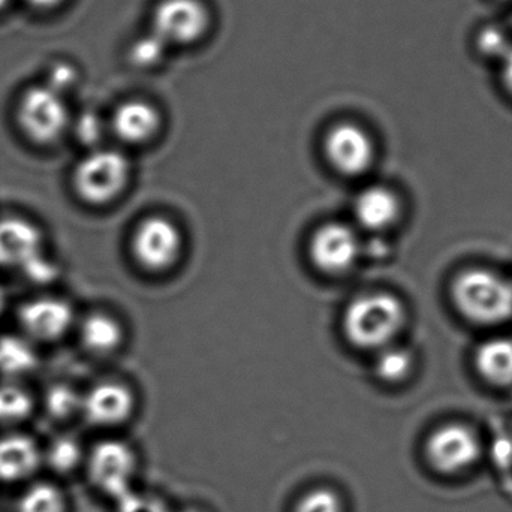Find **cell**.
<instances>
[{
	"mask_svg": "<svg viewBox=\"0 0 512 512\" xmlns=\"http://www.w3.org/2000/svg\"><path fill=\"white\" fill-rule=\"evenodd\" d=\"M294 512H345V505L334 490L318 487L301 496Z\"/></svg>",
	"mask_w": 512,
	"mask_h": 512,
	"instance_id": "obj_23",
	"label": "cell"
},
{
	"mask_svg": "<svg viewBox=\"0 0 512 512\" xmlns=\"http://www.w3.org/2000/svg\"><path fill=\"white\" fill-rule=\"evenodd\" d=\"M501 80L507 92L512 96V48L501 60Z\"/></svg>",
	"mask_w": 512,
	"mask_h": 512,
	"instance_id": "obj_31",
	"label": "cell"
},
{
	"mask_svg": "<svg viewBox=\"0 0 512 512\" xmlns=\"http://www.w3.org/2000/svg\"><path fill=\"white\" fill-rule=\"evenodd\" d=\"M27 334L38 340H56L62 337L74 321L71 304L57 298H39L23 304L18 313Z\"/></svg>",
	"mask_w": 512,
	"mask_h": 512,
	"instance_id": "obj_12",
	"label": "cell"
},
{
	"mask_svg": "<svg viewBox=\"0 0 512 512\" xmlns=\"http://www.w3.org/2000/svg\"><path fill=\"white\" fill-rule=\"evenodd\" d=\"M36 358L32 349L14 337L0 339V372L23 373L35 366Z\"/></svg>",
	"mask_w": 512,
	"mask_h": 512,
	"instance_id": "obj_21",
	"label": "cell"
},
{
	"mask_svg": "<svg viewBox=\"0 0 512 512\" xmlns=\"http://www.w3.org/2000/svg\"><path fill=\"white\" fill-rule=\"evenodd\" d=\"M68 108L60 93L48 86L30 87L18 105V122L30 140L48 144L68 125Z\"/></svg>",
	"mask_w": 512,
	"mask_h": 512,
	"instance_id": "obj_6",
	"label": "cell"
},
{
	"mask_svg": "<svg viewBox=\"0 0 512 512\" xmlns=\"http://www.w3.org/2000/svg\"><path fill=\"white\" fill-rule=\"evenodd\" d=\"M78 137L83 143H95L99 140L101 135V125H99L98 119L93 116H83L77 125Z\"/></svg>",
	"mask_w": 512,
	"mask_h": 512,
	"instance_id": "obj_30",
	"label": "cell"
},
{
	"mask_svg": "<svg viewBox=\"0 0 512 512\" xmlns=\"http://www.w3.org/2000/svg\"><path fill=\"white\" fill-rule=\"evenodd\" d=\"M11 0H0V9L6 8Z\"/></svg>",
	"mask_w": 512,
	"mask_h": 512,
	"instance_id": "obj_34",
	"label": "cell"
},
{
	"mask_svg": "<svg viewBox=\"0 0 512 512\" xmlns=\"http://www.w3.org/2000/svg\"><path fill=\"white\" fill-rule=\"evenodd\" d=\"M111 123L120 140L129 144H143L158 134L161 114L150 102L131 99L116 108Z\"/></svg>",
	"mask_w": 512,
	"mask_h": 512,
	"instance_id": "obj_14",
	"label": "cell"
},
{
	"mask_svg": "<svg viewBox=\"0 0 512 512\" xmlns=\"http://www.w3.org/2000/svg\"><path fill=\"white\" fill-rule=\"evenodd\" d=\"M167 48V45L162 44L156 36L150 33L149 38L138 39L132 47V56H134V63L138 66H149L158 65L161 62L164 53L162 51Z\"/></svg>",
	"mask_w": 512,
	"mask_h": 512,
	"instance_id": "obj_28",
	"label": "cell"
},
{
	"mask_svg": "<svg viewBox=\"0 0 512 512\" xmlns=\"http://www.w3.org/2000/svg\"><path fill=\"white\" fill-rule=\"evenodd\" d=\"M406 322V309L396 295L372 292L355 298L343 315L346 339L363 349H384Z\"/></svg>",
	"mask_w": 512,
	"mask_h": 512,
	"instance_id": "obj_1",
	"label": "cell"
},
{
	"mask_svg": "<svg viewBox=\"0 0 512 512\" xmlns=\"http://www.w3.org/2000/svg\"><path fill=\"white\" fill-rule=\"evenodd\" d=\"M475 367L481 378L496 387L512 385V339L495 337L478 346Z\"/></svg>",
	"mask_w": 512,
	"mask_h": 512,
	"instance_id": "obj_17",
	"label": "cell"
},
{
	"mask_svg": "<svg viewBox=\"0 0 512 512\" xmlns=\"http://www.w3.org/2000/svg\"><path fill=\"white\" fill-rule=\"evenodd\" d=\"M212 26V14L203 0H161L150 20V33L167 47H189L200 42Z\"/></svg>",
	"mask_w": 512,
	"mask_h": 512,
	"instance_id": "obj_4",
	"label": "cell"
},
{
	"mask_svg": "<svg viewBox=\"0 0 512 512\" xmlns=\"http://www.w3.org/2000/svg\"><path fill=\"white\" fill-rule=\"evenodd\" d=\"M412 369H414V357L411 352L402 348H390V346L382 349L375 364L376 375L390 384L405 381L411 375Z\"/></svg>",
	"mask_w": 512,
	"mask_h": 512,
	"instance_id": "obj_19",
	"label": "cell"
},
{
	"mask_svg": "<svg viewBox=\"0 0 512 512\" xmlns=\"http://www.w3.org/2000/svg\"><path fill=\"white\" fill-rule=\"evenodd\" d=\"M117 512H171L158 496L144 495V493L129 492L128 495L117 499Z\"/></svg>",
	"mask_w": 512,
	"mask_h": 512,
	"instance_id": "obj_27",
	"label": "cell"
},
{
	"mask_svg": "<svg viewBox=\"0 0 512 512\" xmlns=\"http://www.w3.org/2000/svg\"><path fill=\"white\" fill-rule=\"evenodd\" d=\"M477 47L483 56L502 60L511 50L512 44L502 27L486 26L478 32Z\"/></svg>",
	"mask_w": 512,
	"mask_h": 512,
	"instance_id": "obj_24",
	"label": "cell"
},
{
	"mask_svg": "<svg viewBox=\"0 0 512 512\" xmlns=\"http://www.w3.org/2000/svg\"><path fill=\"white\" fill-rule=\"evenodd\" d=\"M89 472L93 484L117 501L134 490L137 457L125 442L104 441L90 454Z\"/></svg>",
	"mask_w": 512,
	"mask_h": 512,
	"instance_id": "obj_7",
	"label": "cell"
},
{
	"mask_svg": "<svg viewBox=\"0 0 512 512\" xmlns=\"http://www.w3.org/2000/svg\"><path fill=\"white\" fill-rule=\"evenodd\" d=\"M38 447L23 435L0 439V480L20 481L32 475L39 466Z\"/></svg>",
	"mask_w": 512,
	"mask_h": 512,
	"instance_id": "obj_16",
	"label": "cell"
},
{
	"mask_svg": "<svg viewBox=\"0 0 512 512\" xmlns=\"http://www.w3.org/2000/svg\"><path fill=\"white\" fill-rule=\"evenodd\" d=\"M361 243L352 228L345 224L322 225L310 242L309 254L313 264L328 274L348 271L357 262Z\"/></svg>",
	"mask_w": 512,
	"mask_h": 512,
	"instance_id": "obj_10",
	"label": "cell"
},
{
	"mask_svg": "<svg viewBox=\"0 0 512 512\" xmlns=\"http://www.w3.org/2000/svg\"><path fill=\"white\" fill-rule=\"evenodd\" d=\"M134 396L120 384H101L89 391L81 409L90 423L113 427L125 423L134 412Z\"/></svg>",
	"mask_w": 512,
	"mask_h": 512,
	"instance_id": "obj_13",
	"label": "cell"
},
{
	"mask_svg": "<svg viewBox=\"0 0 512 512\" xmlns=\"http://www.w3.org/2000/svg\"><path fill=\"white\" fill-rule=\"evenodd\" d=\"M80 459V445L75 439L68 438V436L56 439L51 445L50 451H48V460L56 471H71V469L77 468Z\"/></svg>",
	"mask_w": 512,
	"mask_h": 512,
	"instance_id": "obj_25",
	"label": "cell"
},
{
	"mask_svg": "<svg viewBox=\"0 0 512 512\" xmlns=\"http://www.w3.org/2000/svg\"><path fill=\"white\" fill-rule=\"evenodd\" d=\"M456 309L478 325H499L512 318V282L487 268L462 271L451 285Z\"/></svg>",
	"mask_w": 512,
	"mask_h": 512,
	"instance_id": "obj_2",
	"label": "cell"
},
{
	"mask_svg": "<svg viewBox=\"0 0 512 512\" xmlns=\"http://www.w3.org/2000/svg\"><path fill=\"white\" fill-rule=\"evenodd\" d=\"M481 447L475 433L462 424H448L430 436L427 456L442 472H457L471 466L480 456Z\"/></svg>",
	"mask_w": 512,
	"mask_h": 512,
	"instance_id": "obj_11",
	"label": "cell"
},
{
	"mask_svg": "<svg viewBox=\"0 0 512 512\" xmlns=\"http://www.w3.org/2000/svg\"><path fill=\"white\" fill-rule=\"evenodd\" d=\"M3 307H5V294H3V289L0 288V313L3 312Z\"/></svg>",
	"mask_w": 512,
	"mask_h": 512,
	"instance_id": "obj_33",
	"label": "cell"
},
{
	"mask_svg": "<svg viewBox=\"0 0 512 512\" xmlns=\"http://www.w3.org/2000/svg\"><path fill=\"white\" fill-rule=\"evenodd\" d=\"M355 218L366 230L384 231L399 221L402 206L399 197L384 186L364 189L354 204Z\"/></svg>",
	"mask_w": 512,
	"mask_h": 512,
	"instance_id": "obj_15",
	"label": "cell"
},
{
	"mask_svg": "<svg viewBox=\"0 0 512 512\" xmlns=\"http://www.w3.org/2000/svg\"><path fill=\"white\" fill-rule=\"evenodd\" d=\"M129 179V162L116 150H96L75 168L74 186L90 204H107L125 188Z\"/></svg>",
	"mask_w": 512,
	"mask_h": 512,
	"instance_id": "obj_5",
	"label": "cell"
},
{
	"mask_svg": "<svg viewBox=\"0 0 512 512\" xmlns=\"http://www.w3.org/2000/svg\"><path fill=\"white\" fill-rule=\"evenodd\" d=\"M185 512H200V511H185Z\"/></svg>",
	"mask_w": 512,
	"mask_h": 512,
	"instance_id": "obj_35",
	"label": "cell"
},
{
	"mask_svg": "<svg viewBox=\"0 0 512 512\" xmlns=\"http://www.w3.org/2000/svg\"><path fill=\"white\" fill-rule=\"evenodd\" d=\"M33 402L21 388L5 385L0 387V423L24 420L32 412Z\"/></svg>",
	"mask_w": 512,
	"mask_h": 512,
	"instance_id": "obj_22",
	"label": "cell"
},
{
	"mask_svg": "<svg viewBox=\"0 0 512 512\" xmlns=\"http://www.w3.org/2000/svg\"><path fill=\"white\" fill-rule=\"evenodd\" d=\"M18 512H65V499L51 484H35L20 499Z\"/></svg>",
	"mask_w": 512,
	"mask_h": 512,
	"instance_id": "obj_20",
	"label": "cell"
},
{
	"mask_svg": "<svg viewBox=\"0 0 512 512\" xmlns=\"http://www.w3.org/2000/svg\"><path fill=\"white\" fill-rule=\"evenodd\" d=\"M182 248L179 228L165 218H149L141 222L132 240L135 259L152 271L167 270L176 264Z\"/></svg>",
	"mask_w": 512,
	"mask_h": 512,
	"instance_id": "obj_9",
	"label": "cell"
},
{
	"mask_svg": "<svg viewBox=\"0 0 512 512\" xmlns=\"http://www.w3.org/2000/svg\"><path fill=\"white\" fill-rule=\"evenodd\" d=\"M325 156L334 170L343 176H360L375 159V144L361 126L351 122L334 125L327 132Z\"/></svg>",
	"mask_w": 512,
	"mask_h": 512,
	"instance_id": "obj_8",
	"label": "cell"
},
{
	"mask_svg": "<svg viewBox=\"0 0 512 512\" xmlns=\"http://www.w3.org/2000/svg\"><path fill=\"white\" fill-rule=\"evenodd\" d=\"M75 78H77V74H75V69L71 65H68V63H57L56 66L50 69L45 86L62 95L63 90L68 89V87L74 84Z\"/></svg>",
	"mask_w": 512,
	"mask_h": 512,
	"instance_id": "obj_29",
	"label": "cell"
},
{
	"mask_svg": "<svg viewBox=\"0 0 512 512\" xmlns=\"http://www.w3.org/2000/svg\"><path fill=\"white\" fill-rule=\"evenodd\" d=\"M30 3H32L33 6H36V8L39 9H48V8H54V6L59 5V3H62L63 0H29Z\"/></svg>",
	"mask_w": 512,
	"mask_h": 512,
	"instance_id": "obj_32",
	"label": "cell"
},
{
	"mask_svg": "<svg viewBox=\"0 0 512 512\" xmlns=\"http://www.w3.org/2000/svg\"><path fill=\"white\" fill-rule=\"evenodd\" d=\"M83 400L72 388L57 385L47 394V409L53 417L68 418L81 408Z\"/></svg>",
	"mask_w": 512,
	"mask_h": 512,
	"instance_id": "obj_26",
	"label": "cell"
},
{
	"mask_svg": "<svg viewBox=\"0 0 512 512\" xmlns=\"http://www.w3.org/2000/svg\"><path fill=\"white\" fill-rule=\"evenodd\" d=\"M0 267L20 268L32 282L50 283L59 270L42 255L38 228L23 219L0 221Z\"/></svg>",
	"mask_w": 512,
	"mask_h": 512,
	"instance_id": "obj_3",
	"label": "cell"
},
{
	"mask_svg": "<svg viewBox=\"0 0 512 512\" xmlns=\"http://www.w3.org/2000/svg\"><path fill=\"white\" fill-rule=\"evenodd\" d=\"M123 330L116 319L102 313L90 315L81 327V339L86 348L98 354L114 351L122 343Z\"/></svg>",
	"mask_w": 512,
	"mask_h": 512,
	"instance_id": "obj_18",
	"label": "cell"
}]
</instances>
